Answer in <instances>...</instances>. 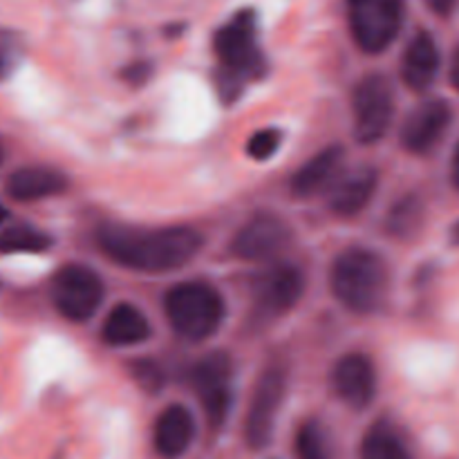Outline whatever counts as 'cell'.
Segmentation results:
<instances>
[{
    "instance_id": "obj_13",
    "label": "cell",
    "mask_w": 459,
    "mask_h": 459,
    "mask_svg": "<svg viewBox=\"0 0 459 459\" xmlns=\"http://www.w3.org/2000/svg\"><path fill=\"white\" fill-rule=\"evenodd\" d=\"M332 388L348 406H370L377 394V370L366 354H348L332 370Z\"/></svg>"
},
{
    "instance_id": "obj_6",
    "label": "cell",
    "mask_w": 459,
    "mask_h": 459,
    "mask_svg": "<svg viewBox=\"0 0 459 459\" xmlns=\"http://www.w3.org/2000/svg\"><path fill=\"white\" fill-rule=\"evenodd\" d=\"M103 300V282L83 264H67L52 281V303L63 318L83 323L94 316Z\"/></svg>"
},
{
    "instance_id": "obj_30",
    "label": "cell",
    "mask_w": 459,
    "mask_h": 459,
    "mask_svg": "<svg viewBox=\"0 0 459 459\" xmlns=\"http://www.w3.org/2000/svg\"><path fill=\"white\" fill-rule=\"evenodd\" d=\"M4 218H7V211H4V206H0V224L4 222Z\"/></svg>"
},
{
    "instance_id": "obj_3",
    "label": "cell",
    "mask_w": 459,
    "mask_h": 459,
    "mask_svg": "<svg viewBox=\"0 0 459 459\" xmlns=\"http://www.w3.org/2000/svg\"><path fill=\"white\" fill-rule=\"evenodd\" d=\"M166 316L170 327L186 341H204L224 321V300L206 282H182L166 294Z\"/></svg>"
},
{
    "instance_id": "obj_22",
    "label": "cell",
    "mask_w": 459,
    "mask_h": 459,
    "mask_svg": "<svg viewBox=\"0 0 459 459\" xmlns=\"http://www.w3.org/2000/svg\"><path fill=\"white\" fill-rule=\"evenodd\" d=\"M421 222H424V206L415 197H406L388 213V231L390 236L397 238H411L412 233L420 231Z\"/></svg>"
},
{
    "instance_id": "obj_10",
    "label": "cell",
    "mask_w": 459,
    "mask_h": 459,
    "mask_svg": "<svg viewBox=\"0 0 459 459\" xmlns=\"http://www.w3.org/2000/svg\"><path fill=\"white\" fill-rule=\"evenodd\" d=\"M305 291V278L291 264H278L255 281L254 303L260 318H278L291 312Z\"/></svg>"
},
{
    "instance_id": "obj_5",
    "label": "cell",
    "mask_w": 459,
    "mask_h": 459,
    "mask_svg": "<svg viewBox=\"0 0 459 459\" xmlns=\"http://www.w3.org/2000/svg\"><path fill=\"white\" fill-rule=\"evenodd\" d=\"M348 18L359 48L379 54L402 30L403 0H348Z\"/></svg>"
},
{
    "instance_id": "obj_2",
    "label": "cell",
    "mask_w": 459,
    "mask_h": 459,
    "mask_svg": "<svg viewBox=\"0 0 459 459\" xmlns=\"http://www.w3.org/2000/svg\"><path fill=\"white\" fill-rule=\"evenodd\" d=\"M330 285L341 305L359 314L375 312L388 290V269L368 249H348L334 260Z\"/></svg>"
},
{
    "instance_id": "obj_28",
    "label": "cell",
    "mask_w": 459,
    "mask_h": 459,
    "mask_svg": "<svg viewBox=\"0 0 459 459\" xmlns=\"http://www.w3.org/2000/svg\"><path fill=\"white\" fill-rule=\"evenodd\" d=\"M451 81L455 85V90L459 92V48L457 52L453 54V63H451Z\"/></svg>"
},
{
    "instance_id": "obj_8",
    "label": "cell",
    "mask_w": 459,
    "mask_h": 459,
    "mask_svg": "<svg viewBox=\"0 0 459 459\" xmlns=\"http://www.w3.org/2000/svg\"><path fill=\"white\" fill-rule=\"evenodd\" d=\"M191 384L211 426H222L233 403V366L222 352L206 354L191 368Z\"/></svg>"
},
{
    "instance_id": "obj_16",
    "label": "cell",
    "mask_w": 459,
    "mask_h": 459,
    "mask_svg": "<svg viewBox=\"0 0 459 459\" xmlns=\"http://www.w3.org/2000/svg\"><path fill=\"white\" fill-rule=\"evenodd\" d=\"M439 72V49L433 36L429 31H420L415 39L408 43L402 58V79L408 88L426 90L433 85L435 76Z\"/></svg>"
},
{
    "instance_id": "obj_21",
    "label": "cell",
    "mask_w": 459,
    "mask_h": 459,
    "mask_svg": "<svg viewBox=\"0 0 459 459\" xmlns=\"http://www.w3.org/2000/svg\"><path fill=\"white\" fill-rule=\"evenodd\" d=\"M52 238L30 224H16L0 233V254H43Z\"/></svg>"
},
{
    "instance_id": "obj_11",
    "label": "cell",
    "mask_w": 459,
    "mask_h": 459,
    "mask_svg": "<svg viewBox=\"0 0 459 459\" xmlns=\"http://www.w3.org/2000/svg\"><path fill=\"white\" fill-rule=\"evenodd\" d=\"M290 227L272 213H258L236 233L233 254L242 260H264L290 242Z\"/></svg>"
},
{
    "instance_id": "obj_14",
    "label": "cell",
    "mask_w": 459,
    "mask_h": 459,
    "mask_svg": "<svg viewBox=\"0 0 459 459\" xmlns=\"http://www.w3.org/2000/svg\"><path fill=\"white\" fill-rule=\"evenodd\" d=\"M345 151L341 146L323 148L321 152L312 157L303 169L296 170L291 179V191L296 197H312L325 188L334 186L341 178L343 169Z\"/></svg>"
},
{
    "instance_id": "obj_1",
    "label": "cell",
    "mask_w": 459,
    "mask_h": 459,
    "mask_svg": "<svg viewBox=\"0 0 459 459\" xmlns=\"http://www.w3.org/2000/svg\"><path fill=\"white\" fill-rule=\"evenodd\" d=\"M97 245L112 263L146 273H166L184 267L202 249L200 231L191 227L137 229L128 224H103Z\"/></svg>"
},
{
    "instance_id": "obj_19",
    "label": "cell",
    "mask_w": 459,
    "mask_h": 459,
    "mask_svg": "<svg viewBox=\"0 0 459 459\" xmlns=\"http://www.w3.org/2000/svg\"><path fill=\"white\" fill-rule=\"evenodd\" d=\"M101 334L103 341L112 348H130V345L143 343L151 336V325L134 305L121 303L108 314Z\"/></svg>"
},
{
    "instance_id": "obj_15",
    "label": "cell",
    "mask_w": 459,
    "mask_h": 459,
    "mask_svg": "<svg viewBox=\"0 0 459 459\" xmlns=\"http://www.w3.org/2000/svg\"><path fill=\"white\" fill-rule=\"evenodd\" d=\"M377 184H379V175L370 166H363V169H357L350 175H345L343 179H339L332 186V213L339 215V218H354V215H359L370 204L372 195L377 191Z\"/></svg>"
},
{
    "instance_id": "obj_24",
    "label": "cell",
    "mask_w": 459,
    "mask_h": 459,
    "mask_svg": "<svg viewBox=\"0 0 459 459\" xmlns=\"http://www.w3.org/2000/svg\"><path fill=\"white\" fill-rule=\"evenodd\" d=\"M281 143H282L281 130L264 128V130H258L255 134H251L249 143H247V152H249L255 161H264L272 155H276Z\"/></svg>"
},
{
    "instance_id": "obj_27",
    "label": "cell",
    "mask_w": 459,
    "mask_h": 459,
    "mask_svg": "<svg viewBox=\"0 0 459 459\" xmlns=\"http://www.w3.org/2000/svg\"><path fill=\"white\" fill-rule=\"evenodd\" d=\"M429 3V7L433 9L435 13H439V16H448V13L455 9L457 0H426Z\"/></svg>"
},
{
    "instance_id": "obj_25",
    "label": "cell",
    "mask_w": 459,
    "mask_h": 459,
    "mask_svg": "<svg viewBox=\"0 0 459 459\" xmlns=\"http://www.w3.org/2000/svg\"><path fill=\"white\" fill-rule=\"evenodd\" d=\"M22 56V43L18 34L7 30H0V79L12 74L16 70L18 61Z\"/></svg>"
},
{
    "instance_id": "obj_29",
    "label": "cell",
    "mask_w": 459,
    "mask_h": 459,
    "mask_svg": "<svg viewBox=\"0 0 459 459\" xmlns=\"http://www.w3.org/2000/svg\"><path fill=\"white\" fill-rule=\"evenodd\" d=\"M453 182H455V186L459 188V143L455 155H453Z\"/></svg>"
},
{
    "instance_id": "obj_26",
    "label": "cell",
    "mask_w": 459,
    "mask_h": 459,
    "mask_svg": "<svg viewBox=\"0 0 459 459\" xmlns=\"http://www.w3.org/2000/svg\"><path fill=\"white\" fill-rule=\"evenodd\" d=\"M134 377H137V381L146 390H157L164 384V375H161L160 368L151 361L137 363V366H134Z\"/></svg>"
},
{
    "instance_id": "obj_20",
    "label": "cell",
    "mask_w": 459,
    "mask_h": 459,
    "mask_svg": "<svg viewBox=\"0 0 459 459\" xmlns=\"http://www.w3.org/2000/svg\"><path fill=\"white\" fill-rule=\"evenodd\" d=\"M361 459H412V455L397 430L379 421L363 437Z\"/></svg>"
},
{
    "instance_id": "obj_7",
    "label": "cell",
    "mask_w": 459,
    "mask_h": 459,
    "mask_svg": "<svg viewBox=\"0 0 459 459\" xmlns=\"http://www.w3.org/2000/svg\"><path fill=\"white\" fill-rule=\"evenodd\" d=\"M354 137L361 143H375L388 130L394 115V94L390 81L381 74H368L359 81L352 97Z\"/></svg>"
},
{
    "instance_id": "obj_12",
    "label": "cell",
    "mask_w": 459,
    "mask_h": 459,
    "mask_svg": "<svg viewBox=\"0 0 459 459\" xmlns=\"http://www.w3.org/2000/svg\"><path fill=\"white\" fill-rule=\"evenodd\" d=\"M453 119L451 106L442 99H433L426 101L412 112L406 119L402 128V143L406 151L424 155V152L433 151L444 137Z\"/></svg>"
},
{
    "instance_id": "obj_9",
    "label": "cell",
    "mask_w": 459,
    "mask_h": 459,
    "mask_svg": "<svg viewBox=\"0 0 459 459\" xmlns=\"http://www.w3.org/2000/svg\"><path fill=\"white\" fill-rule=\"evenodd\" d=\"M287 390V372L281 366H269L260 375L258 384L254 388L249 412L245 421V435L251 448L267 446L273 435V424H276L278 408H281L282 397Z\"/></svg>"
},
{
    "instance_id": "obj_17",
    "label": "cell",
    "mask_w": 459,
    "mask_h": 459,
    "mask_svg": "<svg viewBox=\"0 0 459 459\" xmlns=\"http://www.w3.org/2000/svg\"><path fill=\"white\" fill-rule=\"evenodd\" d=\"M195 437V421L184 406H169L155 421V448L161 457L184 455Z\"/></svg>"
},
{
    "instance_id": "obj_23",
    "label": "cell",
    "mask_w": 459,
    "mask_h": 459,
    "mask_svg": "<svg viewBox=\"0 0 459 459\" xmlns=\"http://www.w3.org/2000/svg\"><path fill=\"white\" fill-rule=\"evenodd\" d=\"M296 457L299 459H332L325 433L316 421H307L296 433Z\"/></svg>"
},
{
    "instance_id": "obj_18",
    "label": "cell",
    "mask_w": 459,
    "mask_h": 459,
    "mask_svg": "<svg viewBox=\"0 0 459 459\" xmlns=\"http://www.w3.org/2000/svg\"><path fill=\"white\" fill-rule=\"evenodd\" d=\"M67 188L65 175L45 166H27L9 175L7 193L18 202H39L58 195Z\"/></svg>"
},
{
    "instance_id": "obj_4",
    "label": "cell",
    "mask_w": 459,
    "mask_h": 459,
    "mask_svg": "<svg viewBox=\"0 0 459 459\" xmlns=\"http://www.w3.org/2000/svg\"><path fill=\"white\" fill-rule=\"evenodd\" d=\"M215 56L231 83H242L263 72V54L258 48V27L251 9L238 12L227 25L215 31Z\"/></svg>"
},
{
    "instance_id": "obj_32",
    "label": "cell",
    "mask_w": 459,
    "mask_h": 459,
    "mask_svg": "<svg viewBox=\"0 0 459 459\" xmlns=\"http://www.w3.org/2000/svg\"><path fill=\"white\" fill-rule=\"evenodd\" d=\"M0 161H3V151H0Z\"/></svg>"
},
{
    "instance_id": "obj_31",
    "label": "cell",
    "mask_w": 459,
    "mask_h": 459,
    "mask_svg": "<svg viewBox=\"0 0 459 459\" xmlns=\"http://www.w3.org/2000/svg\"><path fill=\"white\" fill-rule=\"evenodd\" d=\"M453 236H455V242H459V224L455 227V231H453Z\"/></svg>"
}]
</instances>
